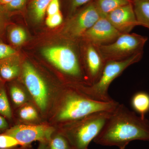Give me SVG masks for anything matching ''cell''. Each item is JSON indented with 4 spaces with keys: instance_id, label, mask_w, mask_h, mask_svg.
Returning <instances> with one entry per match:
<instances>
[{
    "instance_id": "cell-1",
    "label": "cell",
    "mask_w": 149,
    "mask_h": 149,
    "mask_svg": "<svg viewBox=\"0 0 149 149\" xmlns=\"http://www.w3.org/2000/svg\"><path fill=\"white\" fill-rule=\"evenodd\" d=\"M136 140L149 141V120L119 103L93 141L101 146L125 149Z\"/></svg>"
},
{
    "instance_id": "cell-2",
    "label": "cell",
    "mask_w": 149,
    "mask_h": 149,
    "mask_svg": "<svg viewBox=\"0 0 149 149\" xmlns=\"http://www.w3.org/2000/svg\"><path fill=\"white\" fill-rule=\"evenodd\" d=\"M65 93L57 114L58 120L62 122L70 123L97 112L112 111L119 104L115 100H94L82 92L69 91Z\"/></svg>"
},
{
    "instance_id": "cell-3",
    "label": "cell",
    "mask_w": 149,
    "mask_h": 149,
    "mask_svg": "<svg viewBox=\"0 0 149 149\" xmlns=\"http://www.w3.org/2000/svg\"><path fill=\"white\" fill-rule=\"evenodd\" d=\"M112 111L97 112L68 123L62 134L68 140L72 149H88L89 144L101 131Z\"/></svg>"
},
{
    "instance_id": "cell-4",
    "label": "cell",
    "mask_w": 149,
    "mask_h": 149,
    "mask_svg": "<svg viewBox=\"0 0 149 149\" xmlns=\"http://www.w3.org/2000/svg\"><path fill=\"white\" fill-rule=\"evenodd\" d=\"M143 54V52L136 54L123 60L107 61L97 81L93 85L83 87L82 93L88 97L97 101L110 102L114 100L109 94L110 85L128 67L140 61Z\"/></svg>"
},
{
    "instance_id": "cell-5",
    "label": "cell",
    "mask_w": 149,
    "mask_h": 149,
    "mask_svg": "<svg viewBox=\"0 0 149 149\" xmlns=\"http://www.w3.org/2000/svg\"><path fill=\"white\" fill-rule=\"evenodd\" d=\"M43 54L47 60L68 77L83 80L90 85L82 68L77 52L70 45H64L47 47Z\"/></svg>"
},
{
    "instance_id": "cell-6",
    "label": "cell",
    "mask_w": 149,
    "mask_h": 149,
    "mask_svg": "<svg viewBox=\"0 0 149 149\" xmlns=\"http://www.w3.org/2000/svg\"><path fill=\"white\" fill-rule=\"evenodd\" d=\"M148 40V37L139 34L126 33L120 35L112 43L96 47L105 62L119 61L143 52L144 46Z\"/></svg>"
},
{
    "instance_id": "cell-7",
    "label": "cell",
    "mask_w": 149,
    "mask_h": 149,
    "mask_svg": "<svg viewBox=\"0 0 149 149\" xmlns=\"http://www.w3.org/2000/svg\"><path fill=\"white\" fill-rule=\"evenodd\" d=\"M22 74L24 84L37 105L42 111L45 110L48 105L49 93L42 77L27 62L23 64Z\"/></svg>"
},
{
    "instance_id": "cell-8",
    "label": "cell",
    "mask_w": 149,
    "mask_h": 149,
    "mask_svg": "<svg viewBox=\"0 0 149 149\" xmlns=\"http://www.w3.org/2000/svg\"><path fill=\"white\" fill-rule=\"evenodd\" d=\"M54 131L53 128L47 125H19L8 129L4 134L13 137L20 145L25 146L36 141L49 143Z\"/></svg>"
},
{
    "instance_id": "cell-9",
    "label": "cell",
    "mask_w": 149,
    "mask_h": 149,
    "mask_svg": "<svg viewBox=\"0 0 149 149\" xmlns=\"http://www.w3.org/2000/svg\"><path fill=\"white\" fill-rule=\"evenodd\" d=\"M122 34L106 17L102 16L82 37L86 42L99 46L112 43Z\"/></svg>"
},
{
    "instance_id": "cell-10",
    "label": "cell",
    "mask_w": 149,
    "mask_h": 149,
    "mask_svg": "<svg viewBox=\"0 0 149 149\" xmlns=\"http://www.w3.org/2000/svg\"><path fill=\"white\" fill-rule=\"evenodd\" d=\"M94 1L88 3L70 20L67 32L73 38L82 37L101 17Z\"/></svg>"
},
{
    "instance_id": "cell-11",
    "label": "cell",
    "mask_w": 149,
    "mask_h": 149,
    "mask_svg": "<svg viewBox=\"0 0 149 149\" xmlns=\"http://www.w3.org/2000/svg\"><path fill=\"white\" fill-rule=\"evenodd\" d=\"M106 17L122 34L130 33L134 27L140 25L136 18L133 2L116 9Z\"/></svg>"
},
{
    "instance_id": "cell-12",
    "label": "cell",
    "mask_w": 149,
    "mask_h": 149,
    "mask_svg": "<svg viewBox=\"0 0 149 149\" xmlns=\"http://www.w3.org/2000/svg\"><path fill=\"white\" fill-rule=\"evenodd\" d=\"M85 43V72L90 85H91L95 83L100 78L106 62L96 46L91 43Z\"/></svg>"
},
{
    "instance_id": "cell-13",
    "label": "cell",
    "mask_w": 149,
    "mask_h": 149,
    "mask_svg": "<svg viewBox=\"0 0 149 149\" xmlns=\"http://www.w3.org/2000/svg\"><path fill=\"white\" fill-rule=\"evenodd\" d=\"M131 105L134 112L145 116L149 112V94L142 91L135 93L131 98Z\"/></svg>"
},
{
    "instance_id": "cell-14",
    "label": "cell",
    "mask_w": 149,
    "mask_h": 149,
    "mask_svg": "<svg viewBox=\"0 0 149 149\" xmlns=\"http://www.w3.org/2000/svg\"><path fill=\"white\" fill-rule=\"evenodd\" d=\"M133 4L139 25L149 29V0H135Z\"/></svg>"
},
{
    "instance_id": "cell-15",
    "label": "cell",
    "mask_w": 149,
    "mask_h": 149,
    "mask_svg": "<svg viewBox=\"0 0 149 149\" xmlns=\"http://www.w3.org/2000/svg\"><path fill=\"white\" fill-rule=\"evenodd\" d=\"M12 58V57L1 61L3 62L0 64V76L4 80H12L19 74V65Z\"/></svg>"
},
{
    "instance_id": "cell-16",
    "label": "cell",
    "mask_w": 149,
    "mask_h": 149,
    "mask_svg": "<svg viewBox=\"0 0 149 149\" xmlns=\"http://www.w3.org/2000/svg\"><path fill=\"white\" fill-rule=\"evenodd\" d=\"M94 1L99 12L104 16L116 9L133 2L131 0H94Z\"/></svg>"
},
{
    "instance_id": "cell-17",
    "label": "cell",
    "mask_w": 149,
    "mask_h": 149,
    "mask_svg": "<svg viewBox=\"0 0 149 149\" xmlns=\"http://www.w3.org/2000/svg\"><path fill=\"white\" fill-rule=\"evenodd\" d=\"M52 0H33L31 10L33 16L37 21H40L45 16L47 8Z\"/></svg>"
},
{
    "instance_id": "cell-18",
    "label": "cell",
    "mask_w": 149,
    "mask_h": 149,
    "mask_svg": "<svg viewBox=\"0 0 149 149\" xmlns=\"http://www.w3.org/2000/svg\"><path fill=\"white\" fill-rule=\"evenodd\" d=\"M48 144L49 149H72L68 140L62 134L52 136Z\"/></svg>"
},
{
    "instance_id": "cell-19",
    "label": "cell",
    "mask_w": 149,
    "mask_h": 149,
    "mask_svg": "<svg viewBox=\"0 0 149 149\" xmlns=\"http://www.w3.org/2000/svg\"><path fill=\"white\" fill-rule=\"evenodd\" d=\"M27 39L25 31L20 27H14L9 33V40L12 44L15 45H21Z\"/></svg>"
},
{
    "instance_id": "cell-20",
    "label": "cell",
    "mask_w": 149,
    "mask_h": 149,
    "mask_svg": "<svg viewBox=\"0 0 149 149\" xmlns=\"http://www.w3.org/2000/svg\"><path fill=\"white\" fill-rule=\"evenodd\" d=\"M0 114L8 118L12 117L11 109L5 90L0 89Z\"/></svg>"
},
{
    "instance_id": "cell-21",
    "label": "cell",
    "mask_w": 149,
    "mask_h": 149,
    "mask_svg": "<svg viewBox=\"0 0 149 149\" xmlns=\"http://www.w3.org/2000/svg\"><path fill=\"white\" fill-rule=\"evenodd\" d=\"M10 93L12 100L16 105H21L26 101V96L24 92L16 86L11 87Z\"/></svg>"
},
{
    "instance_id": "cell-22",
    "label": "cell",
    "mask_w": 149,
    "mask_h": 149,
    "mask_svg": "<svg viewBox=\"0 0 149 149\" xmlns=\"http://www.w3.org/2000/svg\"><path fill=\"white\" fill-rule=\"evenodd\" d=\"M18 145L20 143L13 137L5 134L0 135V149L12 148Z\"/></svg>"
},
{
    "instance_id": "cell-23",
    "label": "cell",
    "mask_w": 149,
    "mask_h": 149,
    "mask_svg": "<svg viewBox=\"0 0 149 149\" xmlns=\"http://www.w3.org/2000/svg\"><path fill=\"white\" fill-rule=\"evenodd\" d=\"M16 51L10 46L0 42V61L14 56Z\"/></svg>"
},
{
    "instance_id": "cell-24",
    "label": "cell",
    "mask_w": 149,
    "mask_h": 149,
    "mask_svg": "<svg viewBox=\"0 0 149 149\" xmlns=\"http://www.w3.org/2000/svg\"><path fill=\"white\" fill-rule=\"evenodd\" d=\"M63 21V17L60 12L53 15L48 16L46 23L48 27L54 28L59 26Z\"/></svg>"
},
{
    "instance_id": "cell-25",
    "label": "cell",
    "mask_w": 149,
    "mask_h": 149,
    "mask_svg": "<svg viewBox=\"0 0 149 149\" xmlns=\"http://www.w3.org/2000/svg\"><path fill=\"white\" fill-rule=\"evenodd\" d=\"M27 1V0H12L6 5L2 7L5 10L8 11L17 10L22 8Z\"/></svg>"
},
{
    "instance_id": "cell-26",
    "label": "cell",
    "mask_w": 149,
    "mask_h": 149,
    "mask_svg": "<svg viewBox=\"0 0 149 149\" xmlns=\"http://www.w3.org/2000/svg\"><path fill=\"white\" fill-rule=\"evenodd\" d=\"M60 4L59 0H52L47 8L48 16L53 15L60 12Z\"/></svg>"
},
{
    "instance_id": "cell-27",
    "label": "cell",
    "mask_w": 149,
    "mask_h": 149,
    "mask_svg": "<svg viewBox=\"0 0 149 149\" xmlns=\"http://www.w3.org/2000/svg\"><path fill=\"white\" fill-rule=\"evenodd\" d=\"M93 0H71V8L72 11L88 3Z\"/></svg>"
},
{
    "instance_id": "cell-28",
    "label": "cell",
    "mask_w": 149,
    "mask_h": 149,
    "mask_svg": "<svg viewBox=\"0 0 149 149\" xmlns=\"http://www.w3.org/2000/svg\"><path fill=\"white\" fill-rule=\"evenodd\" d=\"M19 115L20 118L23 120H31L30 116H29L26 107H24L21 109L20 111H19Z\"/></svg>"
},
{
    "instance_id": "cell-29",
    "label": "cell",
    "mask_w": 149,
    "mask_h": 149,
    "mask_svg": "<svg viewBox=\"0 0 149 149\" xmlns=\"http://www.w3.org/2000/svg\"><path fill=\"white\" fill-rule=\"evenodd\" d=\"M26 107L30 116L31 120H33L37 118L38 117V114L35 109L33 107L29 106Z\"/></svg>"
},
{
    "instance_id": "cell-30",
    "label": "cell",
    "mask_w": 149,
    "mask_h": 149,
    "mask_svg": "<svg viewBox=\"0 0 149 149\" xmlns=\"http://www.w3.org/2000/svg\"><path fill=\"white\" fill-rule=\"evenodd\" d=\"M8 127V123L5 118L0 116V130L7 129Z\"/></svg>"
},
{
    "instance_id": "cell-31",
    "label": "cell",
    "mask_w": 149,
    "mask_h": 149,
    "mask_svg": "<svg viewBox=\"0 0 149 149\" xmlns=\"http://www.w3.org/2000/svg\"><path fill=\"white\" fill-rule=\"evenodd\" d=\"M37 149H49L48 143H40L39 147Z\"/></svg>"
},
{
    "instance_id": "cell-32",
    "label": "cell",
    "mask_w": 149,
    "mask_h": 149,
    "mask_svg": "<svg viewBox=\"0 0 149 149\" xmlns=\"http://www.w3.org/2000/svg\"><path fill=\"white\" fill-rule=\"evenodd\" d=\"M12 0H0V6H1L6 5L10 2Z\"/></svg>"
},
{
    "instance_id": "cell-33",
    "label": "cell",
    "mask_w": 149,
    "mask_h": 149,
    "mask_svg": "<svg viewBox=\"0 0 149 149\" xmlns=\"http://www.w3.org/2000/svg\"><path fill=\"white\" fill-rule=\"evenodd\" d=\"M131 1H135V0H131Z\"/></svg>"
},
{
    "instance_id": "cell-34",
    "label": "cell",
    "mask_w": 149,
    "mask_h": 149,
    "mask_svg": "<svg viewBox=\"0 0 149 149\" xmlns=\"http://www.w3.org/2000/svg\"><path fill=\"white\" fill-rule=\"evenodd\" d=\"M0 9H1V8H0ZM0 12H1V9H0ZM0 14H1V13H0Z\"/></svg>"
},
{
    "instance_id": "cell-35",
    "label": "cell",
    "mask_w": 149,
    "mask_h": 149,
    "mask_svg": "<svg viewBox=\"0 0 149 149\" xmlns=\"http://www.w3.org/2000/svg\"><path fill=\"white\" fill-rule=\"evenodd\" d=\"M12 149L11 148H10V149Z\"/></svg>"
},
{
    "instance_id": "cell-36",
    "label": "cell",
    "mask_w": 149,
    "mask_h": 149,
    "mask_svg": "<svg viewBox=\"0 0 149 149\" xmlns=\"http://www.w3.org/2000/svg\"><path fill=\"white\" fill-rule=\"evenodd\" d=\"M0 77H1V76H0Z\"/></svg>"
}]
</instances>
